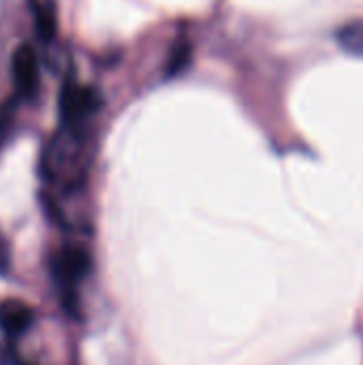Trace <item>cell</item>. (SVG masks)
Listing matches in <instances>:
<instances>
[{
  "instance_id": "6da1fadb",
  "label": "cell",
  "mask_w": 363,
  "mask_h": 365,
  "mask_svg": "<svg viewBox=\"0 0 363 365\" xmlns=\"http://www.w3.org/2000/svg\"><path fill=\"white\" fill-rule=\"evenodd\" d=\"M86 169L88 148L81 128L62 126V130L53 135L43 152V178L60 190H75L83 184Z\"/></svg>"
},
{
  "instance_id": "7a4b0ae2",
  "label": "cell",
  "mask_w": 363,
  "mask_h": 365,
  "mask_svg": "<svg viewBox=\"0 0 363 365\" xmlns=\"http://www.w3.org/2000/svg\"><path fill=\"white\" fill-rule=\"evenodd\" d=\"M101 107V96L86 86L68 83L60 94V113L64 126L81 128Z\"/></svg>"
},
{
  "instance_id": "3957f363",
  "label": "cell",
  "mask_w": 363,
  "mask_h": 365,
  "mask_svg": "<svg viewBox=\"0 0 363 365\" xmlns=\"http://www.w3.org/2000/svg\"><path fill=\"white\" fill-rule=\"evenodd\" d=\"M92 269V257L88 250L77 246H66L51 257V274L56 282L71 291L77 282H81Z\"/></svg>"
},
{
  "instance_id": "277c9868",
  "label": "cell",
  "mask_w": 363,
  "mask_h": 365,
  "mask_svg": "<svg viewBox=\"0 0 363 365\" xmlns=\"http://www.w3.org/2000/svg\"><path fill=\"white\" fill-rule=\"evenodd\" d=\"M13 83L19 96H32L39 88V58L30 45H19L11 60Z\"/></svg>"
},
{
  "instance_id": "5b68a950",
  "label": "cell",
  "mask_w": 363,
  "mask_h": 365,
  "mask_svg": "<svg viewBox=\"0 0 363 365\" xmlns=\"http://www.w3.org/2000/svg\"><path fill=\"white\" fill-rule=\"evenodd\" d=\"M34 323L32 308L19 299H6L0 304V331L9 340H19Z\"/></svg>"
},
{
  "instance_id": "8992f818",
  "label": "cell",
  "mask_w": 363,
  "mask_h": 365,
  "mask_svg": "<svg viewBox=\"0 0 363 365\" xmlns=\"http://www.w3.org/2000/svg\"><path fill=\"white\" fill-rule=\"evenodd\" d=\"M336 41H338L340 49L347 51L349 56L363 58V19L349 21L342 28H338Z\"/></svg>"
},
{
  "instance_id": "52a82bcc",
  "label": "cell",
  "mask_w": 363,
  "mask_h": 365,
  "mask_svg": "<svg viewBox=\"0 0 363 365\" xmlns=\"http://www.w3.org/2000/svg\"><path fill=\"white\" fill-rule=\"evenodd\" d=\"M36 15V30L41 38H51L53 30H56V21H53V13L47 6H36L34 9Z\"/></svg>"
},
{
  "instance_id": "ba28073f",
  "label": "cell",
  "mask_w": 363,
  "mask_h": 365,
  "mask_svg": "<svg viewBox=\"0 0 363 365\" xmlns=\"http://www.w3.org/2000/svg\"><path fill=\"white\" fill-rule=\"evenodd\" d=\"M186 60H188V45H186V43H180V45L173 49V62L167 66L169 73H178V71L186 64Z\"/></svg>"
},
{
  "instance_id": "9c48e42d",
  "label": "cell",
  "mask_w": 363,
  "mask_h": 365,
  "mask_svg": "<svg viewBox=\"0 0 363 365\" xmlns=\"http://www.w3.org/2000/svg\"><path fill=\"white\" fill-rule=\"evenodd\" d=\"M9 265H11V252H9L6 240L0 233V274H4L9 269Z\"/></svg>"
}]
</instances>
